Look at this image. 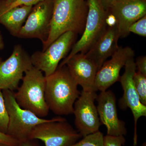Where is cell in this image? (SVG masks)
<instances>
[{"label": "cell", "instance_id": "cell-1", "mask_svg": "<svg viewBox=\"0 0 146 146\" xmlns=\"http://www.w3.org/2000/svg\"><path fill=\"white\" fill-rule=\"evenodd\" d=\"M46 79L45 98L49 110L60 116L73 114L74 104L81 93L66 65L58 67Z\"/></svg>", "mask_w": 146, "mask_h": 146}, {"label": "cell", "instance_id": "cell-2", "mask_svg": "<svg viewBox=\"0 0 146 146\" xmlns=\"http://www.w3.org/2000/svg\"><path fill=\"white\" fill-rule=\"evenodd\" d=\"M88 10L86 0H54L49 34L42 51L65 33H82Z\"/></svg>", "mask_w": 146, "mask_h": 146}, {"label": "cell", "instance_id": "cell-3", "mask_svg": "<svg viewBox=\"0 0 146 146\" xmlns=\"http://www.w3.org/2000/svg\"><path fill=\"white\" fill-rule=\"evenodd\" d=\"M22 81L17 92H14L17 103L39 117H45L50 111L45 98L46 76L33 66L25 72Z\"/></svg>", "mask_w": 146, "mask_h": 146}, {"label": "cell", "instance_id": "cell-4", "mask_svg": "<svg viewBox=\"0 0 146 146\" xmlns=\"http://www.w3.org/2000/svg\"><path fill=\"white\" fill-rule=\"evenodd\" d=\"M88 10L85 27L81 37L73 45L70 53L58 67L64 65L73 56L78 53L85 54L107 28V12L100 0H86Z\"/></svg>", "mask_w": 146, "mask_h": 146}, {"label": "cell", "instance_id": "cell-5", "mask_svg": "<svg viewBox=\"0 0 146 146\" xmlns=\"http://www.w3.org/2000/svg\"><path fill=\"white\" fill-rule=\"evenodd\" d=\"M2 92L9 117L7 134L19 143L29 140L30 135L36 126L50 120L39 117L21 108L16 101L13 91L4 90Z\"/></svg>", "mask_w": 146, "mask_h": 146}, {"label": "cell", "instance_id": "cell-6", "mask_svg": "<svg viewBox=\"0 0 146 146\" xmlns=\"http://www.w3.org/2000/svg\"><path fill=\"white\" fill-rule=\"evenodd\" d=\"M82 137L66 119L59 117L36 126L29 139L40 140L45 146H70Z\"/></svg>", "mask_w": 146, "mask_h": 146}, {"label": "cell", "instance_id": "cell-7", "mask_svg": "<svg viewBox=\"0 0 146 146\" xmlns=\"http://www.w3.org/2000/svg\"><path fill=\"white\" fill-rule=\"evenodd\" d=\"M77 34L68 32L60 35L45 50L36 51L31 56L33 67L47 77L57 69L59 63L68 55L74 44Z\"/></svg>", "mask_w": 146, "mask_h": 146}, {"label": "cell", "instance_id": "cell-8", "mask_svg": "<svg viewBox=\"0 0 146 146\" xmlns=\"http://www.w3.org/2000/svg\"><path fill=\"white\" fill-rule=\"evenodd\" d=\"M33 67L31 56L21 45H15L10 56L0 62V90H17L25 72Z\"/></svg>", "mask_w": 146, "mask_h": 146}, {"label": "cell", "instance_id": "cell-9", "mask_svg": "<svg viewBox=\"0 0 146 146\" xmlns=\"http://www.w3.org/2000/svg\"><path fill=\"white\" fill-rule=\"evenodd\" d=\"M54 0H44L33 7L17 37L37 39L44 44L50 29Z\"/></svg>", "mask_w": 146, "mask_h": 146}, {"label": "cell", "instance_id": "cell-10", "mask_svg": "<svg viewBox=\"0 0 146 146\" xmlns=\"http://www.w3.org/2000/svg\"><path fill=\"white\" fill-rule=\"evenodd\" d=\"M96 91H82L74 106L75 125L82 137L99 131L100 121L95 101Z\"/></svg>", "mask_w": 146, "mask_h": 146}, {"label": "cell", "instance_id": "cell-11", "mask_svg": "<svg viewBox=\"0 0 146 146\" xmlns=\"http://www.w3.org/2000/svg\"><path fill=\"white\" fill-rule=\"evenodd\" d=\"M136 66L134 58L128 60L125 65V72L120 77L119 81L121 84L123 95L119 102L121 108H130L133 114L134 121L133 145L136 146L138 142L137 123L139 118L146 116V106L141 102L138 93L135 89L133 76L136 72Z\"/></svg>", "mask_w": 146, "mask_h": 146}, {"label": "cell", "instance_id": "cell-12", "mask_svg": "<svg viewBox=\"0 0 146 146\" xmlns=\"http://www.w3.org/2000/svg\"><path fill=\"white\" fill-rule=\"evenodd\" d=\"M134 56L135 52L130 47L119 46L111 58L105 61L97 72L94 84L95 91H106L119 81L121 69Z\"/></svg>", "mask_w": 146, "mask_h": 146}, {"label": "cell", "instance_id": "cell-13", "mask_svg": "<svg viewBox=\"0 0 146 146\" xmlns=\"http://www.w3.org/2000/svg\"><path fill=\"white\" fill-rule=\"evenodd\" d=\"M106 12L115 17L120 37L124 38L130 26L146 16V0H117Z\"/></svg>", "mask_w": 146, "mask_h": 146}, {"label": "cell", "instance_id": "cell-14", "mask_svg": "<svg viewBox=\"0 0 146 146\" xmlns=\"http://www.w3.org/2000/svg\"><path fill=\"white\" fill-rule=\"evenodd\" d=\"M97 108L100 121L107 128L110 136H125L127 133L125 123L118 117L116 99L112 91H102L97 96Z\"/></svg>", "mask_w": 146, "mask_h": 146}, {"label": "cell", "instance_id": "cell-15", "mask_svg": "<svg viewBox=\"0 0 146 146\" xmlns=\"http://www.w3.org/2000/svg\"><path fill=\"white\" fill-rule=\"evenodd\" d=\"M64 65L76 83L82 87V91H96L94 84L98 69L85 54L78 53L75 54Z\"/></svg>", "mask_w": 146, "mask_h": 146}, {"label": "cell", "instance_id": "cell-16", "mask_svg": "<svg viewBox=\"0 0 146 146\" xmlns=\"http://www.w3.org/2000/svg\"><path fill=\"white\" fill-rule=\"evenodd\" d=\"M120 37L116 24L108 27L96 43L85 54L86 57L96 65L98 70L107 58L112 56L117 50Z\"/></svg>", "mask_w": 146, "mask_h": 146}, {"label": "cell", "instance_id": "cell-17", "mask_svg": "<svg viewBox=\"0 0 146 146\" xmlns=\"http://www.w3.org/2000/svg\"><path fill=\"white\" fill-rule=\"evenodd\" d=\"M33 7L24 5L8 10L0 8V24L5 27L11 35L17 37Z\"/></svg>", "mask_w": 146, "mask_h": 146}, {"label": "cell", "instance_id": "cell-18", "mask_svg": "<svg viewBox=\"0 0 146 146\" xmlns=\"http://www.w3.org/2000/svg\"><path fill=\"white\" fill-rule=\"evenodd\" d=\"M103 133L100 131L83 137L82 140L70 146H104Z\"/></svg>", "mask_w": 146, "mask_h": 146}, {"label": "cell", "instance_id": "cell-19", "mask_svg": "<svg viewBox=\"0 0 146 146\" xmlns=\"http://www.w3.org/2000/svg\"><path fill=\"white\" fill-rule=\"evenodd\" d=\"M133 81L140 102L146 106V76L136 72L133 75Z\"/></svg>", "mask_w": 146, "mask_h": 146}, {"label": "cell", "instance_id": "cell-20", "mask_svg": "<svg viewBox=\"0 0 146 146\" xmlns=\"http://www.w3.org/2000/svg\"><path fill=\"white\" fill-rule=\"evenodd\" d=\"M9 117L2 90H0V132L6 133L8 128Z\"/></svg>", "mask_w": 146, "mask_h": 146}, {"label": "cell", "instance_id": "cell-21", "mask_svg": "<svg viewBox=\"0 0 146 146\" xmlns=\"http://www.w3.org/2000/svg\"><path fill=\"white\" fill-rule=\"evenodd\" d=\"M132 32L140 36H146V15L132 24L129 29Z\"/></svg>", "mask_w": 146, "mask_h": 146}, {"label": "cell", "instance_id": "cell-22", "mask_svg": "<svg viewBox=\"0 0 146 146\" xmlns=\"http://www.w3.org/2000/svg\"><path fill=\"white\" fill-rule=\"evenodd\" d=\"M124 136H113L107 135L104 138V146H123L125 143Z\"/></svg>", "mask_w": 146, "mask_h": 146}, {"label": "cell", "instance_id": "cell-23", "mask_svg": "<svg viewBox=\"0 0 146 146\" xmlns=\"http://www.w3.org/2000/svg\"><path fill=\"white\" fill-rule=\"evenodd\" d=\"M44 0H15L13 2L11 3L8 6H5L3 4V3L0 4V8L4 10H8L14 8V7H18L21 6H32L35 5L40 2L43 1Z\"/></svg>", "mask_w": 146, "mask_h": 146}, {"label": "cell", "instance_id": "cell-24", "mask_svg": "<svg viewBox=\"0 0 146 146\" xmlns=\"http://www.w3.org/2000/svg\"><path fill=\"white\" fill-rule=\"evenodd\" d=\"M19 143L18 141L8 134L0 132V144L17 146L19 145Z\"/></svg>", "mask_w": 146, "mask_h": 146}, {"label": "cell", "instance_id": "cell-25", "mask_svg": "<svg viewBox=\"0 0 146 146\" xmlns=\"http://www.w3.org/2000/svg\"><path fill=\"white\" fill-rule=\"evenodd\" d=\"M136 69L138 72L146 76V56H141L137 58L136 60Z\"/></svg>", "mask_w": 146, "mask_h": 146}, {"label": "cell", "instance_id": "cell-26", "mask_svg": "<svg viewBox=\"0 0 146 146\" xmlns=\"http://www.w3.org/2000/svg\"><path fill=\"white\" fill-rule=\"evenodd\" d=\"M20 146H40L35 141V140H28L27 141L20 142Z\"/></svg>", "mask_w": 146, "mask_h": 146}, {"label": "cell", "instance_id": "cell-27", "mask_svg": "<svg viewBox=\"0 0 146 146\" xmlns=\"http://www.w3.org/2000/svg\"><path fill=\"white\" fill-rule=\"evenodd\" d=\"M105 10L107 11L110 6L117 0H100Z\"/></svg>", "mask_w": 146, "mask_h": 146}, {"label": "cell", "instance_id": "cell-28", "mask_svg": "<svg viewBox=\"0 0 146 146\" xmlns=\"http://www.w3.org/2000/svg\"><path fill=\"white\" fill-rule=\"evenodd\" d=\"M5 43L1 32L0 31V50H3L4 48Z\"/></svg>", "mask_w": 146, "mask_h": 146}, {"label": "cell", "instance_id": "cell-29", "mask_svg": "<svg viewBox=\"0 0 146 146\" xmlns=\"http://www.w3.org/2000/svg\"><path fill=\"white\" fill-rule=\"evenodd\" d=\"M15 1V0H5L2 3L4 5L8 6L11 3Z\"/></svg>", "mask_w": 146, "mask_h": 146}, {"label": "cell", "instance_id": "cell-30", "mask_svg": "<svg viewBox=\"0 0 146 146\" xmlns=\"http://www.w3.org/2000/svg\"><path fill=\"white\" fill-rule=\"evenodd\" d=\"M0 146H20L18 145L17 146H11L9 145H5V144H0Z\"/></svg>", "mask_w": 146, "mask_h": 146}, {"label": "cell", "instance_id": "cell-31", "mask_svg": "<svg viewBox=\"0 0 146 146\" xmlns=\"http://www.w3.org/2000/svg\"><path fill=\"white\" fill-rule=\"evenodd\" d=\"M2 61V58H1L0 57V62H1V61Z\"/></svg>", "mask_w": 146, "mask_h": 146}]
</instances>
